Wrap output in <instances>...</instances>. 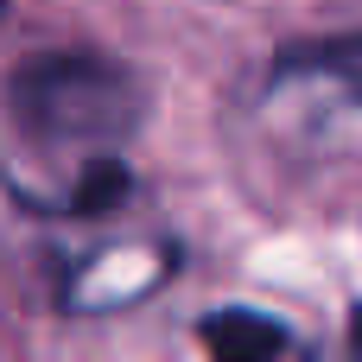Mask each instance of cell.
<instances>
[{"label": "cell", "instance_id": "6da1fadb", "mask_svg": "<svg viewBox=\"0 0 362 362\" xmlns=\"http://www.w3.org/2000/svg\"><path fill=\"white\" fill-rule=\"evenodd\" d=\"M13 121L45 146H121L140 127V76L95 51H51L6 89Z\"/></svg>", "mask_w": 362, "mask_h": 362}, {"label": "cell", "instance_id": "7a4b0ae2", "mask_svg": "<svg viewBox=\"0 0 362 362\" xmlns=\"http://www.w3.org/2000/svg\"><path fill=\"white\" fill-rule=\"evenodd\" d=\"M197 337H204L210 356H223V362H267L280 350H293V337L274 318H261V312H216V318L197 325Z\"/></svg>", "mask_w": 362, "mask_h": 362}, {"label": "cell", "instance_id": "3957f363", "mask_svg": "<svg viewBox=\"0 0 362 362\" xmlns=\"http://www.w3.org/2000/svg\"><path fill=\"white\" fill-rule=\"evenodd\" d=\"M274 76L280 83L286 76H318V83H337V89H350L362 102V32H350V38H318V45H293L274 64Z\"/></svg>", "mask_w": 362, "mask_h": 362}, {"label": "cell", "instance_id": "277c9868", "mask_svg": "<svg viewBox=\"0 0 362 362\" xmlns=\"http://www.w3.org/2000/svg\"><path fill=\"white\" fill-rule=\"evenodd\" d=\"M350 344H356V350H362V312H356V325H350Z\"/></svg>", "mask_w": 362, "mask_h": 362}, {"label": "cell", "instance_id": "5b68a950", "mask_svg": "<svg viewBox=\"0 0 362 362\" xmlns=\"http://www.w3.org/2000/svg\"><path fill=\"white\" fill-rule=\"evenodd\" d=\"M0 19H6V0H0Z\"/></svg>", "mask_w": 362, "mask_h": 362}]
</instances>
